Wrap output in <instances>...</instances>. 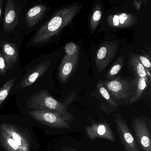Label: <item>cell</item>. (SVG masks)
<instances>
[{
	"label": "cell",
	"instance_id": "13",
	"mask_svg": "<svg viewBox=\"0 0 151 151\" xmlns=\"http://www.w3.org/2000/svg\"><path fill=\"white\" fill-rule=\"evenodd\" d=\"M2 55L5 59L7 68L10 70L15 66L18 60V52L16 46L7 41L0 42Z\"/></svg>",
	"mask_w": 151,
	"mask_h": 151
},
{
	"label": "cell",
	"instance_id": "3",
	"mask_svg": "<svg viewBox=\"0 0 151 151\" xmlns=\"http://www.w3.org/2000/svg\"><path fill=\"white\" fill-rule=\"evenodd\" d=\"M136 81L117 77L112 80L103 81V84L111 97L116 100L130 99L136 88Z\"/></svg>",
	"mask_w": 151,
	"mask_h": 151
},
{
	"label": "cell",
	"instance_id": "7",
	"mask_svg": "<svg viewBox=\"0 0 151 151\" xmlns=\"http://www.w3.org/2000/svg\"><path fill=\"white\" fill-rule=\"evenodd\" d=\"M132 127L134 131L137 143L143 151H151V137L145 122L137 117H133Z\"/></svg>",
	"mask_w": 151,
	"mask_h": 151
},
{
	"label": "cell",
	"instance_id": "19",
	"mask_svg": "<svg viewBox=\"0 0 151 151\" xmlns=\"http://www.w3.org/2000/svg\"><path fill=\"white\" fill-rule=\"evenodd\" d=\"M125 56L124 55L119 56L113 65L109 70L105 78L109 80H112L115 78L116 76L120 72L124 64Z\"/></svg>",
	"mask_w": 151,
	"mask_h": 151
},
{
	"label": "cell",
	"instance_id": "15",
	"mask_svg": "<svg viewBox=\"0 0 151 151\" xmlns=\"http://www.w3.org/2000/svg\"><path fill=\"white\" fill-rule=\"evenodd\" d=\"M47 7L45 5L40 4L29 9L26 16V24L29 28L36 25L45 15Z\"/></svg>",
	"mask_w": 151,
	"mask_h": 151
},
{
	"label": "cell",
	"instance_id": "25",
	"mask_svg": "<svg viewBox=\"0 0 151 151\" xmlns=\"http://www.w3.org/2000/svg\"><path fill=\"white\" fill-rule=\"evenodd\" d=\"M7 69V68L5 59L1 52L0 51V76H4L6 75Z\"/></svg>",
	"mask_w": 151,
	"mask_h": 151
},
{
	"label": "cell",
	"instance_id": "17",
	"mask_svg": "<svg viewBox=\"0 0 151 151\" xmlns=\"http://www.w3.org/2000/svg\"><path fill=\"white\" fill-rule=\"evenodd\" d=\"M0 141L7 151H22L13 138L1 129L0 130Z\"/></svg>",
	"mask_w": 151,
	"mask_h": 151
},
{
	"label": "cell",
	"instance_id": "10",
	"mask_svg": "<svg viewBox=\"0 0 151 151\" xmlns=\"http://www.w3.org/2000/svg\"><path fill=\"white\" fill-rule=\"evenodd\" d=\"M51 61L47 60L39 63L34 68L29 70L16 89H23L30 86L40 78L43 76L49 68Z\"/></svg>",
	"mask_w": 151,
	"mask_h": 151
},
{
	"label": "cell",
	"instance_id": "1",
	"mask_svg": "<svg viewBox=\"0 0 151 151\" xmlns=\"http://www.w3.org/2000/svg\"><path fill=\"white\" fill-rule=\"evenodd\" d=\"M80 9L79 6L75 5L60 9L40 27L33 37L32 42L43 44L50 40L72 22Z\"/></svg>",
	"mask_w": 151,
	"mask_h": 151
},
{
	"label": "cell",
	"instance_id": "16",
	"mask_svg": "<svg viewBox=\"0 0 151 151\" xmlns=\"http://www.w3.org/2000/svg\"><path fill=\"white\" fill-rule=\"evenodd\" d=\"M128 65L130 70L136 78H148L146 75L145 68L140 63L135 54L132 53L129 54Z\"/></svg>",
	"mask_w": 151,
	"mask_h": 151
},
{
	"label": "cell",
	"instance_id": "9",
	"mask_svg": "<svg viewBox=\"0 0 151 151\" xmlns=\"http://www.w3.org/2000/svg\"><path fill=\"white\" fill-rule=\"evenodd\" d=\"M19 10L13 0H7L6 3L3 30L6 33L13 31L19 24Z\"/></svg>",
	"mask_w": 151,
	"mask_h": 151
},
{
	"label": "cell",
	"instance_id": "27",
	"mask_svg": "<svg viewBox=\"0 0 151 151\" xmlns=\"http://www.w3.org/2000/svg\"><path fill=\"white\" fill-rule=\"evenodd\" d=\"M142 1H143L142 0H135L133 2L132 6L135 8V9L137 10H139L141 8Z\"/></svg>",
	"mask_w": 151,
	"mask_h": 151
},
{
	"label": "cell",
	"instance_id": "5",
	"mask_svg": "<svg viewBox=\"0 0 151 151\" xmlns=\"http://www.w3.org/2000/svg\"><path fill=\"white\" fill-rule=\"evenodd\" d=\"M118 47L117 42L110 41H106L101 45L95 59V64L99 72H103L114 59Z\"/></svg>",
	"mask_w": 151,
	"mask_h": 151
},
{
	"label": "cell",
	"instance_id": "2",
	"mask_svg": "<svg viewBox=\"0 0 151 151\" xmlns=\"http://www.w3.org/2000/svg\"><path fill=\"white\" fill-rule=\"evenodd\" d=\"M30 107L34 110H41L60 115L68 122H73L74 117L67 110V106L51 96L45 90L40 91L32 95L29 99Z\"/></svg>",
	"mask_w": 151,
	"mask_h": 151
},
{
	"label": "cell",
	"instance_id": "26",
	"mask_svg": "<svg viewBox=\"0 0 151 151\" xmlns=\"http://www.w3.org/2000/svg\"><path fill=\"white\" fill-rule=\"evenodd\" d=\"M77 93L76 92H74L71 93L69 94L68 96L67 97V99H66L64 104L66 105L67 106H68L69 105L71 104V102H72L73 100L75 99L76 95Z\"/></svg>",
	"mask_w": 151,
	"mask_h": 151
},
{
	"label": "cell",
	"instance_id": "21",
	"mask_svg": "<svg viewBox=\"0 0 151 151\" xmlns=\"http://www.w3.org/2000/svg\"><path fill=\"white\" fill-rule=\"evenodd\" d=\"M15 78H13L7 81L0 88V105L3 103L12 90L15 83Z\"/></svg>",
	"mask_w": 151,
	"mask_h": 151
},
{
	"label": "cell",
	"instance_id": "23",
	"mask_svg": "<svg viewBox=\"0 0 151 151\" xmlns=\"http://www.w3.org/2000/svg\"><path fill=\"white\" fill-rule=\"evenodd\" d=\"M66 55L70 57L79 55V47L73 42L68 43L64 47Z\"/></svg>",
	"mask_w": 151,
	"mask_h": 151
},
{
	"label": "cell",
	"instance_id": "29",
	"mask_svg": "<svg viewBox=\"0 0 151 151\" xmlns=\"http://www.w3.org/2000/svg\"><path fill=\"white\" fill-rule=\"evenodd\" d=\"M3 3V1L0 0V17H1V13H2V8Z\"/></svg>",
	"mask_w": 151,
	"mask_h": 151
},
{
	"label": "cell",
	"instance_id": "28",
	"mask_svg": "<svg viewBox=\"0 0 151 151\" xmlns=\"http://www.w3.org/2000/svg\"><path fill=\"white\" fill-rule=\"evenodd\" d=\"M63 151H78L77 150H75L74 148H71V147H65L63 149Z\"/></svg>",
	"mask_w": 151,
	"mask_h": 151
},
{
	"label": "cell",
	"instance_id": "8",
	"mask_svg": "<svg viewBox=\"0 0 151 151\" xmlns=\"http://www.w3.org/2000/svg\"><path fill=\"white\" fill-rule=\"evenodd\" d=\"M85 129L87 137L91 140L99 138L112 142L115 141L113 131L106 120L102 119V122L93 123L91 125H86Z\"/></svg>",
	"mask_w": 151,
	"mask_h": 151
},
{
	"label": "cell",
	"instance_id": "20",
	"mask_svg": "<svg viewBox=\"0 0 151 151\" xmlns=\"http://www.w3.org/2000/svg\"><path fill=\"white\" fill-rule=\"evenodd\" d=\"M102 9L101 6L99 4L94 7L90 21V28L91 31L96 29L100 22L102 17Z\"/></svg>",
	"mask_w": 151,
	"mask_h": 151
},
{
	"label": "cell",
	"instance_id": "14",
	"mask_svg": "<svg viewBox=\"0 0 151 151\" xmlns=\"http://www.w3.org/2000/svg\"><path fill=\"white\" fill-rule=\"evenodd\" d=\"M1 129L6 132L22 151H30V147L28 139L14 125L9 124H3L0 126Z\"/></svg>",
	"mask_w": 151,
	"mask_h": 151
},
{
	"label": "cell",
	"instance_id": "6",
	"mask_svg": "<svg viewBox=\"0 0 151 151\" xmlns=\"http://www.w3.org/2000/svg\"><path fill=\"white\" fill-rule=\"evenodd\" d=\"M29 114L35 120L49 127L59 129L70 128L67 121L55 113L44 110H33L29 111Z\"/></svg>",
	"mask_w": 151,
	"mask_h": 151
},
{
	"label": "cell",
	"instance_id": "18",
	"mask_svg": "<svg viewBox=\"0 0 151 151\" xmlns=\"http://www.w3.org/2000/svg\"><path fill=\"white\" fill-rule=\"evenodd\" d=\"M136 79V88L130 99V104H132L138 100L147 86L148 78H139Z\"/></svg>",
	"mask_w": 151,
	"mask_h": 151
},
{
	"label": "cell",
	"instance_id": "12",
	"mask_svg": "<svg viewBox=\"0 0 151 151\" xmlns=\"http://www.w3.org/2000/svg\"><path fill=\"white\" fill-rule=\"evenodd\" d=\"M79 55L70 57L65 55L59 68L58 77L62 83H65L70 78L78 64Z\"/></svg>",
	"mask_w": 151,
	"mask_h": 151
},
{
	"label": "cell",
	"instance_id": "24",
	"mask_svg": "<svg viewBox=\"0 0 151 151\" xmlns=\"http://www.w3.org/2000/svg\"><path fill=\"white\" fill-rule=\"evenodd\" d=\"M136 55L140 63L144 66V68L149 71H151V64L150 62L151 58L150 56L147 55L136 54Z\"/></svg>",
	"mask_w": 151,
	"mask_h": 151
},
{
	"label": "cell",
	"instance_id": "4",
	"mask_svg": "<svg viewBox=\"0 0 151 151\" xmlns=\"http://www.w3.org/2000/svg\"><path fill=\"white\" fill-rule=\"evenodd\" d=\"M115 123L124 151H140L126 121L120 114L115 115Z\"/></svg>",
	"mask_w": 151,
	"mask_h": 151
},
{
	"label": "cell",
	"instance_id": "22",
	"mask_svg": "<svg viewBox=\"0 0 151 151\" xmlns=\"http://www.w3.org/2000/svg\"><path fill=\"white\" fill-rule=\"evenodd\" d=\"M97 88L99 89L100 93L102 95V97L107 101L110 105L114 107H117L118 105H117V103L113 99V98L109 94L108 91L107 90L106 87L104 86V84H103V81L102 80L99 81V83L97 84Z\"/></svg>",
	"mask_w": 151,
	"mask_h": 151
},
{
	"label": "cell",
	"instance_id": "11",
	"mask_svg": "<svg viewBox=\"0 0 151 151\" xmlns=\"http://www.w3.org/2000/svg\"><path fill=\"white\" fill-rule=\"evenodd\" d=\"M137 16L135 14L122 13L111 14L107 18L109 26L114 28H125L136 24Z\"/></svg>",
	"mask_w": 151,
	"mask_h": 151
}]
</instances>
